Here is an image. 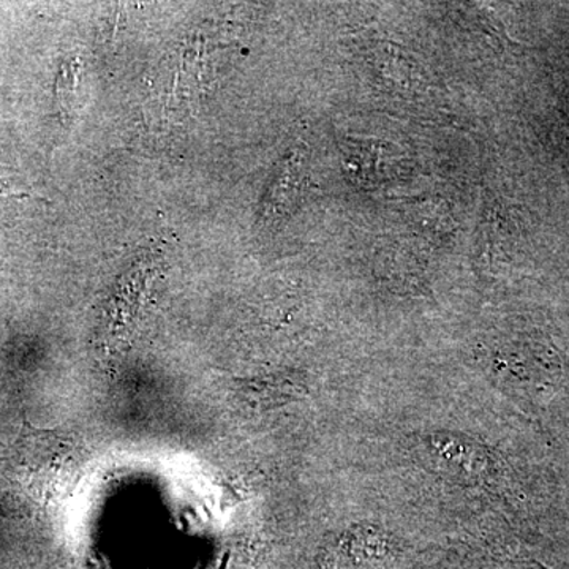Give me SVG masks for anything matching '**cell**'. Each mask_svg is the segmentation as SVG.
<instances>
[{
	"instance_id": "6da1fadb",
	"label": "cell",
	"mask_w": 569,
	"mask_h": 569,
	"mask_svg": "<svg viewBox=\"0 0 569 569\" xmlns=\"http://www.w3.org/2000/svg\"><path fill=\"white\" fill-rule=\"evenodd\" d=\"M419 458L436 473L467 486L493 481L500 471L496 456L462 433H430L419 445Z\"/></svg>"
},
{
	"instance_id": "3957f363",
	"label": "cell",
	"mask_w": 569,
	"mask_h": 569,
	"mask_svg": "<svg viewBox=\"0 0 569 569\" xmlns=\"http://www.w3.org/2000/svg\"><path fill=\"white\" fill-rule=\"evenodd\" d=\"M24 186L18 171L10 164L0 162V198H17V200H26L32 198L31 194L21 192L20 187Z\"/></svg>"
},
{
	"instance_id": "7a4b0ae2",
	"label": "cell",
	"mask_w": 569,
	"mask_h": 569,
	"mask_svg": "<svg viewBox=\"0 0 569 569\" xmlns=\"http://www.w3.org/2000/svg\"><path fill=\"white\" fill-rule=\"evenodd\" d=\"M299 167H301V157L298 153H291L280 163L279 173L274 174L264 194L263 208H261L263 219L279 217L295 200L299 187Z\"/></svg>"
}]
</instances>
